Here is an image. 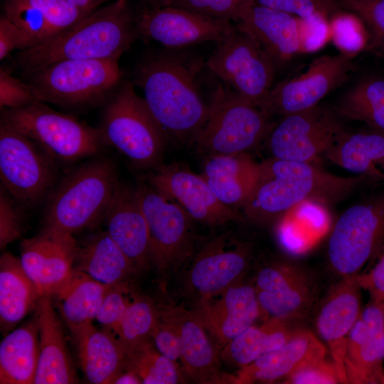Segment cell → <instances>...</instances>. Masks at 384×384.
Returning a JSON list of instances; mask_svg holds the SVG:
<instances>
[{
    "instance_id": "6da1fadb",
    "label": "cell",
    "mask_w": 384,
    "mask_h": 384,
    "mask_svg": "<svg viewBox=\"0 0 384 384\" xmlns=\"http://www.w3.org/2000/svg\"><path fill=\"white\" fill-rule=\"evenodd\" d=\"M372 180L362 175L340 176L316 163L272 157L260 163L257 182L242 207V217L260 225L276 223L303 203H337Z\"/></svg>"
},
{
    "instance_id": "7a4b0ae2",
    "label": "cell",
    "mask_w": 384,
    "mask_h": 384,
    "mask_svg": "<svg viewBox=\"0 0 384 384\" xmlns=\"http://www.w3.org/2000/svg\"><path fill=\"white\" fill-rule=\"evenodd\" d=\"M198 60L172 51L153 54L137 68L134 81L166 139L193 141L206 119L197 87Z\"/></svg>"
},
{
    "instance_id": "3957f363",
    "label": "cell",
    "mask_w": 384,
    "mask_h": 384,
    "mask_svg": "<svg viewBox=\"0 0 384 384\" xmlns=\"http://www.w3.org/2000/svg\"><path fill=\"white\" fill-rule=\"evenodd\" d=\"M135 18L127 0H115L46 42L21 50L16 64L25 72L64 60H118L137 31Z\"/></svg>"
},
{
    "instance_id": "277c9868",
    "label": "cell",
    "mask_w": 384,
    "mask_h": 384,
    "mask_svg": "<svg viewBox=\"0 0 384 384\" xmlns=\"http://www.w3.org/2000/svg\"><path fill=\"white\" fill-rule=\"evenodd\" d=\"M119 183L109 159L78 166L48 196L43 228L73 235L94 225L104 219Z\"/></svg>"
},
{
    "instance_id": "5b68a950",
    "label": "cell",
    "mask_w": 384,
    "mask_h": 384,
    "mask_svg": "<svg viewBox=\"0 0 384 384\" xmlns=\"http://www.w3.org/2000/svg\"><path fill=\"white\" fill-rule=\"evenodd\" d=\"M131 81L124 82L104 109L98 129L102 142L139 169L162 164L166 137Z\"/></svg>"
},
{
    "instance_id": "8992f818",
    "label": "cell",
    "mask_w": 384,
    "mask_h": 384,
    "mask_svg": "<svg viewBox=\"0 0 384 384\" xmlns=\"http://www.w3.org/2000/svg\"><path fill=\"white\" fill-rule=\"evenodd\" d=\"M118 60H64L25 71L23 81L36 100L80 107L104 100L118 85Z\"/></svg>"
},
{
    "instance_id": "52a82bcc",
    "label": "cell",
    "mask_w": 384,
    "mask_h": 384,
    "mask_svg": "<svg viewBox=\"0 0 384 384\" xmlns=\"http://www.w3.org/2000/svg\"><path fill=\"white\" fill-rule=\"evenodd\" d=\"M268 120L259 107L219 83L193 141L208 156L247 153L267 137L273 126Z\"/></svg>"
},
{
    "instance_id": "ba28073f",
    "label": "cell",
    "mask_w": 384,
    "mask_h": 384,
    "mask_svg": "<svg viewBox=\"0 0 384 384\" xmlns=\"http://www.w3.org/2000/svg\"><path fill=\"white\" fill-rule=\"evenodd\" d=\"M1 111V122L27 137L54 160L75 161L95 155L105 146L98 129L44 102Z\"/></svg>"
},
{
    "instance_id": "9c48e42d",
    "label": "cell",
    "mask_w": 384,
    "mask_h": 384,
    "mask_svg": "<svg viewBox=\"0 0 384 384\" xmlns=\"http://www.w3.org/2000/svg\"><path fill=\"white\" fill-rule=\"evenodd\" d=\"M137 192L148 227L151 264L167 279L193 255V219L177 202L150 185L140 186Z\"/></svg>"
},
{
    "instance_id": "30bf717a",
    "label": "cell",
    "mask_w": 384,
    "mask_h": 384,
    "mask_svg": "<svg viewBox=\"0 0 384 384\" xmlns=\"http://www.w3.org/2000/svg\"><path fill=\"white\" fill-rule=\"evenodd\" d=\"M206 65L225 86L257 107L272 89L277 69L261 46L235 25L217 43Z\"/></svg>"
},
{
    "instance_id": "8fae6325",
    "label": "cell",
    "mask_w": 384,
    "mask_h": 384,
    "mask_svg": "<svg viewBox=\"0 0 384 384\" xmlns=\"http://www.w3.org/2000/svg\"><path fill=\"white\" fill-rule=\"evenodd\" d=\"M384 245V196L346 209L327 244V258L341 277L356 276Z\"/></svg>"
},
{
    "instance_id": "7c38bea8",
    "label": "cell",
    "mask_w": 384,
    "mask_h": 384,
    "mask_svg": "<svg viewBox=\"0 0 384 384\" xmlns=\"http://www.w3.org/2000/svg\"><path fill=\"white\" fill-rule=\"evenodd\" d=\"M56 171L55 160L35 142L0 123L1 184L23 208L49 195Z\"/></svg>"
},
{
    "instance_id": "4fadbf2b",
    "label": "cell",
    "mask_w": 384,
    "mask_h": 384,
    "mask_svg": "<svg viewBox=\"0 0 384 384\" xmlns=\"http://www.w3.org/2000/svg\"><path fill=\"white\" fill-rule=\"evenodd\" d=\"M353 69L352 54L321 55L304 73L273 86L258 107L268 118L311 108L345 83Z\"/></svg>"
},
{
    "instance_id": "5bb4252c",
    "label": "cell",
    "mask_w": 384,
    "mask_h": 384,
    "mask_svg": "<svg viewBox=\"0 0 384 384\" xmlns=\"http://www.w3.org/2000/svg\"><path fill=\"white\" fill-rule=\"evenodd\" d=\"M339 117L319 105L283 116L265 139L272 157L316 163L345 130Z\"/></svg>"
},
{
    "instance_id": "9a60e30c",
    "label": "cell",
    "mask_w": 384,
    "mask_h": 384,
    "mask_svg": "<svg viewBox=\"0 0 384 384\" xmlns=\"http://www.w3.org/2000/svg\"><path fill=\"white\" fill-rule=\"evenodd\" d=\"M250 260L247 244L231 233L216 236L188 261L186 290L196 302L219 294L242 280Z\"/></svg>"
},
{
    "instance_id": "2e32d148",
    "label": "cell",
    "mask_w": 384,
    "mask_h": 384,
    "mask_svg": "<svg viewBox=\"0 0 384 384\" xmlns=\"http://www.w3.org/2000/svg\"><path fill=\"white\" fill-rule=\"evenodd\" d=\"M137 31L170 50L206 41H220L233 29L230 21L203 16L174 6H146L135 18Z\"/></svg>"
},
{
    "instance_id": "e0dca14e",
    "label": "cell",
    "mask_w": 384,
    "mask_h": 384,
    "mask_svg": "<svg viewBox=\"0 0 384 384\" xmlns=\"http://www.w3.org/2000/svg\"><path fill=\"white\" fill-rule=\"evenodd\" d=\"M148 181L201 223L218 226L243 218L238 210L218 200L202 175L178 164H162L153 169Z\"/></svg>"
},
{
    "instance_id": "ac0fdd59",
    "label": "cell",
    "mask_w": 384,
    "mask_h": 384,
    "mask_svg": "<svg viewBox=\"0 0 384 384\" xmlns=\"http://www.w3.org/2000/svg\"><path fill=\"white\" fill-rule=\"evenodd\" d=\"M192 311L219 353L233 338L255 324L260 315L254 285L242 280L219 294L195 302Z\"/></svg>"
},
{
    "instance_id": "d6986e66",
    "label": "cell",
    "mask_w": 384,
    "mask_h": 384,
    "mask_svg": "<svg viewBox=\"0 0 384 384\" xmlns=\"http://www.w3.org/2000/svg\"><path fill=\"white\" fill-rule=\"evenodd\" d=\"M77 246L72 235L47 228L22 241L21 264L40 297H51L70 278Z\"/></svg>"
},
{
    "instance_id": "ffe728a7",
    "label": "cell",
    "mask_w": 384,
    "mask_h": 384,
    "mask_svg": "<svg viewBox=\"0 0 384 384\" xmlns=\"http://www.w3.org/2000/svg\"><path fill=\"white\" fill-rule=\"evenodd\" d=\"M361 289L355 276L341 277L323 299L315 318L317 333L326 343L343 384H347L344 356L348 338L363 309Z\"/></svg>"
},
{
    "instance_id": "44dd1931",
    "label": "cell",
    "mask_w": 384,
    "mask_h": 384,
    "mask_svg": "<svg viewBox=\"0 0 384 384\" xmlns=\"http://www.w3.org/2000/svg\"><path fill=\"white\" fill-rule=\"evenodd\" d=\"M156 311L178 331L180 361L188 377L198 383H233V375H226L220 370V353L192 310L161 305L156 306Z\"/></svg>"
},
{
    "instance_id": "7402d4cb",
    "label": "cell",
    "mask_w": 384,
    "mask_h": 384,
    "mask_svg": "<svg viewBox=\"0 0 384 384\" xmlns=\"http://www.w3.org/2000/svg\"><path fill=\"white\" fill-rule=\"evenodd\" d=\"M383 361L384 314L370 302L348 338L344 356L347 384L381 383Z\"/></svg>"
},
{
    "instance_id": "603a6c76",
    "label": "cell",
    "mask_w": 384,
    "mask_h": 384,
    "mask_svg": "<svg viewBox=\"0 0 384 384\" xmlns=\"http://www.w3.org/2000/svg\"><path fill=\"white\" fill-rule=\"evenodd\" d=\"M235 26L250 35L278 65L302 52L300 18L289 14L246 3L241 6Z\"/></svg>"
},
{
    "instance_id": "cb8c5ba5",
    "label": "cell",
    "mask_w": 384,
    "mask_h": 384,
    "mask_svg": "<svg viewBox=\"0 0 384 384\" xmlns=\"http://www.w3.org/2000/svg\"><path fill=\"white\" fill-rule=\"evenodd\" d=\"M104 219L105 231L135 270L146 268L151 264L149 231L137 189L119 183Z\"/></svg>"
},
{
    "instance_id": "d4e9b609",
    "label": "cell",
    "mask_w": 384,
    "mask_h": 384,
    "mask_svg": "<svg viewBox=\"0 0 384 384\" xmlns=\"http://www.w3.org/2000/svg\"><path fill=\"white\" fill-rule=\"evenodd\" d=\"M327 348L310 330L302 329L280 348L240 368L234 383H272L326 357Z\"/></svg>"
},
{
    "instance_id": "484cf974",
    "label": "cell",
    "mask_w": 384,
    "mask_h": 384,
    "mask_svg": "<svg viewBox=\"0 0 384 384\" xmlns=\"http://www.w3.org/2000/svg\"><path fill=\"white\" fill-rule=\"evenodd\" d=\"M35 308V320L39 336V356L34 383H78L63 329L51 297H41Z\"/></svg>"
},
{
    "instance_id": "4316f807",
    "label": "cell",
    "mask_w": 384,
    "mask_h": 384,
    "mask_svg": "<svg viewBox=\"0 0 384 384\" xmlns=\"http://www.w3.org/2000/svg\"><path fill=\"white\" fill-rule=\"evenodd\" d=\"M86 379L111 384L125 370V353L113 333L89 323L70 330Z\"/></svg>"
},
{
    "instance_id": "83f0119b",
    "label": "cell",
    "mask_w": 384,
    "mask_h": 384,
    "mask_svg": "<svg viewBox=\"0 0 384 384\" xmlns=\"http://www.w3.org/2000/svg\"><path fill=\"white\" fill-rule=\"evenodd\" d=\"M260 164L247 153L208 156L202 176L225 205L242 207L257 184Z\"/></svg>"
},
{
    "instance_id": "f1b7e54d",
    "label": "cell",
    "mask_w": 384,
    "mask_h": 384,
    "mask_svg": "<svg viewBox=\"0 0 384 384\" xmlns=\"http://www.w3.org/2000/svg\"><path fill=\"white\" fill-rule=\"evenodd\" d=\"M323 157L334 164L373 181L384 176V132L370 128L339 135Z\"/></svg>"
},
{
    "instance_id": "f546056e",
    "label": "cell",
    "mask_w": 384,
    "mask_h": 384,
    "mask_svg": "<svg viewBox=\"0 0 384 384\" xmlns=\"http://www.w3.org/2000/svg\"><path fill=\"white\" fill-rule=\"evenodd\" d=\"M301 321L270 319L253 324L220 351V358L233 366H245L287 343L303 329Z\"/></svg>"
},
{
    "instance_id": "4dcf8cb0",
    "label": "cell",
    "mask_w": 384,
    "mask_h": 384,
    "mask_svg": "<svg viewBox=\"0 0 384 384\" xmlns=\"http://www.w3.org/2000/svg\"><path fill=\"white\" fill-rule=\"evenodd\" d=\"M74 268L108 286L124 282L137 272L106 231L91 235L77 246Z\"/></svg>"
},
{
    "instance_id": "1f68e13d",
    "label": "cell",
    "mask_w": 384,
    "mask_h": 384,
    "mask_svg": "<svg viewBox=\"0 0 384 384\" xmlns=\"http://www.w3.org/2000/svg\"><path fill=\"white\" fill-rule=\"evenodd\" d=\"M40 295L24 272L20 259L9 252L0 258V322L4 332L12 329L34 307Z\"/></svg>"
},
{
    "instance_id": "d6a6232c",
    "label": "cell",
    "mask_w": 384,
    "mask_h": 384,
    "mask_svg": "<svg viewBox=\"0 0 384 384\" xmlns=\"http://www.w3.org/2000/svg\"><path fill=\"white\" fill-rule=\"evenodd\" d=\"M39 356V336L35 320L8 334L0 344V383L32 384Z\"/></svg>"
},
{
    "instance_id": "836d02e7",
    "label": "cell",
    "mask_w": 384,
    "mask_h": 384,
    "mask_svg": "<svg viewBox=\"0 0 384 384\" xmlns=\"http://www.w3.org/2000/svg\"><path fill=\"white\" fill-rule=\"evenodd\" d=\"M111 286L75 270L70 278L51 296L70 330L92 323Z\"/></svg>"
},
{
    "instance_id": "e575fe53",
    "label": "cell",
    "mask_w": 384,
    "mask_h": 384,
    "mask_svg": "<svg viewBox=\"0 0 384 384\" xmlns=\"http://www.w3.org/2000/svg\"><path fill=\"white\" fill-rule=\"evenodd\" d=\"M335 112L340 117L384 132V79L367 77L360 80L341 97Z\"/></svg>"
},
{
    "instance_id": "d590c367",
    "label": "cell",
    "mask_w": 384,
    "mask_h": 384,
    "mask_svg": "<svg viewBox=\"0 0 384 384\" xmlns=\"http://www.w3.org/2000/svg\"><path fill=\"white\" fill-rule=\"evenodd\" d=\"M125 370L136 374L144 384H176L182 380L178 364L164 356L151 338L127 353Z\"/></svg>"
},
{
    "instance_id": "8d00e7d4",
    "label": "cell",
    "mask_w": 384,
    "mask_h": 384,
    "mask_svg": "<svg viewBox=\"0 0 384 384\" xmlns=\"http://www.w3.org/2000/svg\"><path fill=\"white\" fill-rule=\"evenodd\" d=\"M156 320V305L149 299L137 297L112 331L125 353L151 338Z\"/></svg>"
},
{
    "instance_id": "74e56055",
    "label": "cell",
    "mask_w": 384,
    "mask_h": 384,
    "mask_svg": "<svg viewBox=\"0 0 384 384\" xmlns=\"http://www.w3.org/2000/svg\"><path fill=\"white\" fill-rule=\"evenodd\" d=\"M314 277L312 273L301 265L278 260L259 268L253 285L257 295H278Z\"/></svg>"
},
{
    "instance_id": "f35d334b",
    "label": "cell",
    "mask_w": 384,
    "mask_h": 384,
    "mask_svg": "<svg viewBox=\"0 0 384 384\" xmlns=\"http://www.w3.org/2000/svg\"><path fill=\"white\" fill-rule=\"evenodd\" d=\"M4 15L26 36L31 48L55 36L43 15L38 9L21 0H4Z\"/></svg>"
},
{
    "instance_id": "ab89813d",
    "label": "cell",
    "mask_w": 384,
    "mask_h": 384,
    "mask_svg": "<svg viewBox=\"0 0 384 384\" xmlns=\"http://www.w3.org/2000/svg\"><path fill=\"white\" fill-rule=\"evenodd\" d=\"M339 4L361 21L372 44L384 52V0H341Z\"/></svg>"
},
{
    "instance_id": "60d3db41",
    "label": "cell",
    "mask_w": 384,
    "mask_h": 384,
    "mask_svg": "<svg viewBox=\"0 0 384 384\" xmlns=\"http://www.w3.org/2000/svg\"><path fill=\"white\" fill-rule=\"evenodd\" d=\"M246 3H255L304 20L335 16L341 6L336 0H244L243 4Z\"/></svg>"
},
{
    "instance_id": "b9f144b4",
    "label": "cell",
    "mask_w": 384,
    "mask_h": 384,
    "mask_svg": "<svg viewBox=\"0 0 384 384\" xmlns=\"http://www.w3.org/2000/svg\"><path fill=\"white\" fill-rule=\"evenodd\" d=\"M21 1L38 9L43 15L55 36L70 28L93 11L80 9L66 0Z\"/></svg>"
},
{
    "instance_id": "7bdbcfd3",
    "label": "cell",
    "mask_w": 384,
    "mask_h": 384,
    "mask_svg": "<svg viewBox=\"0 0 384 384\" xmlns=\"http://www.w3.org/2000/svg\"><path fill=\"white\" fill-rule=\"evenodd\" d=\"M127 284L124 282L108 289L96 317L97 322L104 329L112 331L137 297Z\"/></svg>"
},
{
    "instance_id": "ee69618b",
    "label": "cell",
    "mask_w": 384,
    "mask_h": 384,
    "mask_svg": "<svg viewBox=\"0 0 384 384\" xmlns=\"http://www.w3.org/2000/svg\"><path fill=\"white\" fill-rule=\"evenodd\" d=\"M22 206L1 184L0 186V247L21 237L23 228Z\"/></svg>"
},
{
    "instance_id": "f6af8a7d",
    "label": "cell",
    "mask_w": 384,
    "mask_h": 384,
    "mask_svg": "<svg viewBox=\"0 0 384 384\" xmlns=\"http://www.w3.org/2000/svg\"><path fill=\"white\" fill-rule=\"evenodd\" d=\"M284 384H337L341 383L333 360L326 358L306 365L282 382Z\"/></svg>"
},
{
    "instance_id": "bcb514c9",
    "label": "cell",
    "mask_w": 384,
    "mask_h": 384,
    "mask_svg": "<svg viewBox=\"0 0 384 384\" xmlns=\"http://www.w3.org/2000/svg\"><path fill=\"white\" fill-rule=\"evenodd\" d=\"M36 100L31 89L23 80L16 78L9 70L0 69V107L18 109Z\"/></svg>"
},
{
    "instance_id": "7dc6e473",
    "label": "cell",
    "mask_w": 384,
    "mask_h": 384,
    "mask_svg": "<svg viewBox=\"0 0 384 384\" xmlns=\"http://www.w3.org/2000/svg\"><path fill=\"white\" fill-rule=\"evenodd\" d=\"M243 2L244 0H178L172 6L213 18L235 21Z\"/></svg>"
},
{
    "instance_id": "c3c4849f",
    "label": "cell",
    "mask_w": 384,
    "mask_h": 384,
    "mask_svg": "<svg viewBox=\"0 0 384 384\" xmlns=\"http://www.w3.org/2000/svg\"><path fill=\"white\" fill-rule=\"evenodd\" d=\"M361 21L355 16H334L332 21L333 38L341 52L352 54L363 46L364 38L359 26Z\"/></svg>"
},
{
    "instance_id": "681fc988",
    "label": "cell",
    "mask_w": 384,
    "mask_h": 384,
    "mask_svg": "<svg viewBox=\"0 0 384 384\" xmlns=\"http://www.w3.org/2000/svg\"><path fill=\"white\" fill-rule=\"evenodd\" d=\"M367 265L369 267L355 276L356 280L368 293L370 302L380 305L384 302V245Z\"/></svg>"
},
{
    "instance_id": "f907efd6",
    "label": "cell",
    "mask_w": 384,
    "mask_h": 384,
    "mask_svg": "<svg viewBox=\"0 0 384 384\" xmlns=\"http://www.w3.org/2000/svg\"><path fill=\"white\" fill-rule=\"evenodd\" d=\"M151 338L164 356L177 363L181 358V341L178 331L171 323L160 316L157 311Z\"/></svg>"
},
{
    "instance_id": "816d5d0a",
    "label": "cell",
    "mask_w": 384,
    "mask_h": 384,
    "mask_svg": "<svg viewBox=\"0 0 384 384\" xmlns=\"http://www.w3.org/2000/svg\"><path fill=\"white\" fill-rule=\"evenodd\" d=\"M31 48V44L21 30L4 15L0 18V60L13 50Z\"/></svg>"
},
{
    "instance_id": "f5cc1de1",
    "label": "cell",
    "mask_w": 384,
    "mask_h": 384,
    "mask_svg": "<svg viewBox=\"0 0 384 384\" xmlns=\"http://www.w3.org/2000/svg\"><path fill=\"white\" fill-rule=\"evenodd\" d=\"M302 52L316 49L325 41L327 34L326 18L316 16L300 19Z\"/></svg>"
},
{
    "instance_id": "db71d44e",
    "label": "cell",
    "mask_w": 384,
    "mask_h": 384,
    "mask_svg": "<svg viewBox=\"0 0 384 384\" xmlns=\"http://www.w3.org/2000/svg\"><path fill=\"white\" fill-rule=\"evenodd\" d=\"M140 378L130 370H124L112 380L111 384H139Z\"/></svg>"
},
{
    "instance_id": "11a10c76",
    "label": "cell",
    "mask_w": 384,
    "mask_h": 384,
    "mask_svg": "<svg viewBox=\"0 0 384 384\" xmlns=\"http://www.w3.org/2000/svg\"><path fill=\"white\" fill-rule=\"evenodd\" d=\"M74 6L85 10L94 11L95 7L103 0H66Z\"/></svg>"
},
{
    "instance_id": "9f6ffc18",
    "label": "cell",
    "mask_w": 384,
    "mask_h": 384,
    "mask_svg": "<svg viewBox=\"0 0 384 384\" xmlns=\"http://www.w3.org/2000/svg\"><path fill=\"white\" fill-rule=\"evenodd\" d=\"M178 0H146V6L160 8L174 5Z\"/></svg>"
},
{
    "instance_id": "6f0895ef",
    "label": "cell",
    "mask_w": 384,
    "mask_h": 384,
    "mask_svg": "<svg viewBox=\"0 0 384 384\" xmlns=\"http://www.w3.org/2000/svg\"><path fill=\"white\" fill-rule=\"evenodd\" d=\"M379 306H380V308H381V309H382V311H383V312L384 314V302L382 303L381 304H380Z\"/></svg>"
},
{
    "instance_id": "680465c9",
    "label": "cell",
    "mask_w": 384,
    "mask_h": 384,
    "mask_svg": "<svg viewBox=\"0 0 384 384\" xmlns=\"http://www.w3.org/2000/svg\"><path fill=\"white\" fill-rule=\"evenodd\" d=\"M381 383L384 384V374H383V376L382 380H381Z\"/></svg>"
}]
</instances>
